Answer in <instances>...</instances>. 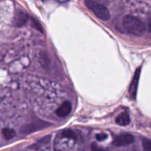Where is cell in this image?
<instances>
[{
    "label": "cell",
    "instance_id": "ba28073f",
    "mask_svg": "<svg viewBox=\"0 0 151 151\" xmlns=\"http://www.w3.org/2000/svg\"><path fill=\"white\" fill-rule=\"evenodd\" d=\"M115 123L118 124V125H121V126H126V125H128L130 122V115L127 113V111L122 112V113L120 114L119 115H118L116 118H115Z\"/></svg>",
    "mask_w": 151,
    "mask_h": 151
},
{
    "label": "cell",
    "instance_id": "30bf717a",
    "mask_svg": "<svg viewBox=\"0 0 151 151\" xmlns=\"http://www.w3.org/2000/svg\"><path fill=\"white\" fill-rule=\"evenodd\" d=\"M62 137H65V138L71 139L73 140L76 139V136L75 133L71 130H65V131H62Z\"/></svg>",
    "mask_w": 151,
    "mask_h": 151
},
{
    "label": "cell",
    "instance_id": "9c48e42d",
    "mask_svg": "<svg viewBox=\"0 0 151 151\" xmlns=\"http://www.w3.org/2000/svg\"><path fill=\"white\" fill-rule=\"evenodd\" d=\"M2 135L5 139L10 140L15 137L16 133H15V131L13 129H10V128H4L2 130Z\"/></svg>",
    "mask_w": 151,
    "mask_h": 151
},
{
    "label": "cell",
    "instance_id": "5bb4252c",
    "mask_svg": "<svg viewBox=\"0 0 151 151\" xmlns=\"http://www.w3.org/2000/svg\"><path fill=\"white\" fill-rule=\"evenodd\" d=\"M91 150L92 151H105V150L101 147H99L97 145H96L95 143L92 144L91 145Z\"/></svg>",
    "mask_w": 151,
    "mask_h": 151
},
{
    "label": "cell",
    "instance_id": "9a60e30c",
    "mask_svg": "<svg viewBox=\"0 0 151 151\" xmlns=\"http://www.w3.org/2000/svg\"><path fill=\"white\" fill-rule=\"evenodd\" d=\"M147 29L148 30L151 32V19L149 21V22H148L147 24Z\"/></svg>",
    "mask_w": 151,
    "mask_h": 151
},
{
    "label": "cell",
    "instance_id": "6da1fadb",
    "mask_svg": "<svg viewBox=\"0 0 151 151\" xmlns=\"http://www.w3.org/2000/svg\"><path fill=\"white\" fill-rule=\"evenodd\" d=\"M122 24L128 33L140 37L146 31V25L139 18L131 15H126L122 19Z\"/></svg>",
    "mask_w": 151,
    "mask_h": 151
},
{
    "label": "cell",
    "instance_id": "277c9868",
    "mask_svg": "<svg viewBox=\"0 0 151 151\" xmlns=\"http://www.w3.org/2000/svg\"><path fill=\"white\" fill-rule=\"evenodd\" d=\"M51 124L47 122H44V121H37V122H33L32 123L29 124L27 125L24 129L23 132L25 134H31L33 132H36L39 130H42L44 128H47V127L50 126Z\"/></svg>",
    "mask_w": 151,
    "mask_h": 151
},
{
    "label": "cell",
    "instance_id": "8fae6325",
    "mask_svg": "<svg viewBox=\"0 0 151 151\" xmlns=\"http://www.w3.org/2000/svg\"><path fill=\"white\" fill-rule=\"evenodd\" d=\"M30 22H31V25H32L33 27H34L35 29H36L37 30H38L39 32H43V28L42 26L41 25V24L39 23L38 20H36V19H33V18H31L30 19Z\"/></svg>",
    "mask_w": 151,
    "mask_h": 151
},
{
    "label": "cell",
    "instance_id": "5b68a950",
    "mask_svg": "<svg viewBox=\"0 0 151 151\" xmlns=\"http://www.w3.org/2000/svg\"><path fill=\"white\" fill-rule=\"evenodd\" d=\"M134 141V138L130 134H123L118 136L114 140V145L118 147L127 146L130 145Z\"/></svg>",
    "mask_w": 151,
    "mask_h": 151
},
{
    "label": "cell",
    "instance_id": "3957f363",
    "mask_svg": "<svg viewBox=\"0 0 151 151\" xmlns=\"http://www.w3.org/2000/svg\"><path fill=\"white\" fill-rule=\"evenodd\" d=\"M141 75V67H139L136 71L135 72L134 76H133L132 82L130 83V87H129L128 92L129 95L131 97L133 100H135L136 97V94H137V90H138V86H139V78H140Z\"/></svg>",
    "mask_w": 151,
    "mask_h": 151
},
{
    "label": "cell",
    "instance_id": "52a82bcc",
    "mask_svg": "<svg viewBox=\"0 0 151 151\" xmlns=\"http://www.w3.org/2000/svg\"><path fill=\"white\" fill-rule=\"evenodd\" d=\"M71 104L70 102L65 101L60 106V107L56 110V115L59 117H65L71 111Z\"/></svg>",
    "mask_w": 151,
    "mask_h": 151
},
{
    "label": "cell",
    "instance_id": "7c38bea8",
    "mask_svg": "<svg viewBox=\"0 0 151 151\" xmlns=\"http://www.w3.org/2000/svg\"><path fill=\"white\" fill-rule=\"evenodd\" d=\"M142 147L144 151H151V141L149 139H144L142 141Z\"/></svg>",
    "mask_w": 151,
    "mask_h": 151
},
{
    "label": "cell",
    "instance_id": "8992f818",
    "mask_svg": "<svg viewBox=\"0 0 151 151\" xmlns=\"http://www.w3.org/2000/svg\"><path fill=\"white\" fill-rule=\"evenodd\" d=\"M28 19H29L28 15L25 12L21 10H17V12L16 13L13 23H14V25L16 27H20L24 26L27 23Z\"/></svg>",
    "mask_w": 151,
    "mask_h": 151
},
{
    "label": "cell",
    "instance_id": "7a4b0ae2",
    "mask_svg": "<svg viewBox=\"0 0 151 151\" xmlns=\"http://www.w3.org/2000/svg\"><path fill=\"white\" fill-rule=\"evenodd\" d=\"M84 4L96 17L101 20L107 22L110 19V13L104 4L95 0H85Z\"/></svg>",
    "mask_w": 151,
    "mask_h": 151
},
{
    "label": "cell",
    "instance_id": "4fadbf2b",
    "mask_svg": "<svg viewBox=\"0 0 151 151\" xmlns=\"http://www.w3.org/2000/svg\"><path fill=\"white\" fill-rule=\"evenodd\" d=\"M107 136L105 134H99L96 136V138L98 141H103L105 139H107Z\"/></svg>",
    "mask_w": 151,
    "mask_h": 151
}]
</instances>
